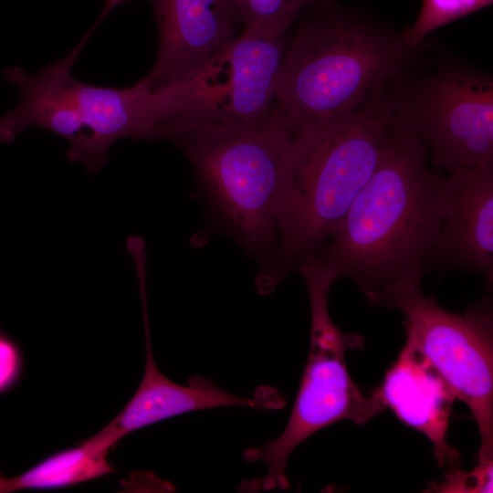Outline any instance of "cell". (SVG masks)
I'll return each mask as SVG.
<instances>
[{
    "label": "cell",
    "instance_id": "cell-1",
    "mask_svg": "<svg viewBox=\"0 0 493 493\" xmlns=\"http://www.w3.org/2000/svg\"><path fill=\"white\" fill-rule=\"evenodd\" d=\"M445 209V178L426 165V147L392 123L376 166L335 233L314 255L371 300L430 269Z\"/></svg>",
    "mask_w": 493,
    "mask_h": 493
},
{
    "label": "cell",
    "instance_id": "cell-2",
    "mask_svg": "<svg viewBox=\"0 0 493 493\" xmlns=\"http://www.w3.org/2000/svg\"><path fill=\"white\" fill-rule=\"evenodd\" d=\"M396 107V97L377 92L341 121L293 135L278 190V247L257 278L260 293L273 291L335 233L376 166Z\"/></svg>",
    "mask_w": 493,
    "mask_h": 493
},
{
    "label": "cell",
    "instance_id": "cell-3",
    "mask_svg": "<svg viewBox=\"0 0 493 493\" xmlns=\"http://www.w3.org/2000/svg\"><path fill=\"white\" fill-rule=\"evenodd\" d=\"M288 47L275 104L293 135L330 126L362 106L394 78L403 40L363 18L317 4Z\"/></svg>",
    "mask_w": 493,
    "mask_h": 493
},
{
    "label": "cell",
    "instance_id": "cell-4",
    "mask_svg": "<svg viewBox=\"0 0 493 493\" xmlns=\"http://www.w3.org/2000/svg\"><path fill=\"white\" fill-rule=\"evenodd\" d=\"M165 139L184 152L214 213L265 272L278 247V190L293 139L278 107L254 121L193 125Z\"/></svg>",
    "mask_w": 493,
    "mask_h": 493
},
{
    "label": "cell",
    "instance_id": "cell-5",
    "mask_svg": "<svg viewBox=\"0 0 493 493\" xmlns=\"http://www.w3.org/2000/svg\"><path fill=\"white\" fill-rule=\"evenodd\" d=\"M95 29L62 58L35 72L19 66L4 70L17 86L16 107L0 118V142H14L26 128L40 127L66 139L67 157L90 173L107 162L110 145L126 137L151 140L156 125L154 98L144 78L128 88L81 82L72 68Z\"/></svg>",
    "mask_w": 493,
    "mask_h": 493
},
{
    "label": "cell",
    "instance_id": "cell-6",
    "mask_svg": "<svg viewBox=\"0 0 493 493\" xmlns=\"http://www.w3.org/2000/svg\"><path fill=\"white\" fill-rule=\"evenodd\" d=\"M299 272L306 283L311 315L309 351L299 389L281 435L243 454L248 462L265 463L267 472L259 482L265 490L289 487L288 457L310 435L341 420L364 425L386 409L379 388L366 394L349 374L346 353L362 349L364 340L342 331L331 320L328 297L337 277L315 259L302 263Z\"/></svg>",
    "mask_w": 493,
    "mask_h": 493
},
{
    "label": "cell",
    "instance_id": "cell-7",
    "mask_svg": "<svg viewBox=\"0 0 493 493\" xmlns=\"http://www.w3.org/2000/svg\"><path fill=\"white\" fill-rule=\"evenodd\" d=\"M404 313L411 338L464 402L480 435L478 461L493 460V318L488 299L464 314L440 307L421 282H399L370 301Z\"/></svg>",
    "mask_w": 493,
    "mask_h": 493
},
{
    "label": "cell",
    "instance_id": "cell-8",
    "mask_svg": "<svg viewBox=\"0 0 493 493\" xmlns=\"http://www.w3.org/2000/svg\"><path fill=\"white\" fill-rule=\"evenodd\" d=\"M287 50L284 35L241 33L188 78L152 91L156 126L152 139L193 125L237 124L265 116L275 103Z\"/></svg>",
    "mask_w": 493,
    "mask_h": 493
},
{
    "label": "cell",
    "instance_id": "cell-9",
    "mask_svg": "<svg viewBox=\"0 0 493 493\" xmlns=\"http://www.w3.org/2000/svg\"><path fill=\"white\" fill-rule=\"evenodd\" d=\"M393 123L410 130L432 164L452 173L493 164V79L460 68L430 76L412 96L397 98Z\"/></svg>",
    "mask_w": 493,
    "mask_h": 493
},
{
    "label": "cell",
    "instance_id": "cell-10",
    "mask_svg": "<svg viewBox=\"0 0 493 493\" xmlns=\"http://www.w3.org/2000/svg\"><path fill=\"white\" fill-rule=\"evenodd\" d=\"M158 27L155 63L144 77L152 91L202 68L233 37L241 23L235 0H151Z\"/></svg>",
    "mask_w": 493,
    "mask_h": 493
},
{
    "label": "cell",
    "instance_id": "cell-11",
    "mask_svg": "<svg viewBox=\"0 0 493 493\" xmlns=\"http://www.w3.org/2000/svg\"><path fill=\"white\" fill-rule=\"evenodd\" d=\"M146 312L144 307L146 362L142 382L121 413L83 444L109 451L133 431L193 411L224 406H247L259 410L282 407L283 398L272 388L264 391L260 397L248 398L228 393L201 375L193 376L187 385L167 378L154 362Z\"/></svg>",
    "mask_w": 493,
    "mask_h": 493
},
{
    "label": "cell",
    "instance_id": "cell-12",
    "mask_svg": "<svg viewBox=\"0 0 493 493\" xmlns=\"http://www.w3.org/2000/svg\"><path fill=\"white\" fill-rule=\"evenodd\" d=\"M431 267L493 281V166L461 168L445 178V209Z\"/></svg>",
    "mask_w": 493,
    "mask_h": 493
},
{
    "label": "cell",
    "instance_id": "cell-13",
    "mask_svg": "<svg viewBox=\"0 0 493 493\" xmlns=\"http://www.w3.org/2000/svg\"><path fill=\"white\" fill-rule=\"evenodd\" d=\"M386 408L432 443L437 464L447 470L461 466L459 452L447 442L455 393L414 341H406L379 387Z\"/></svg>",
    "mask_w": 493,
    "mask_h": 493
},
{
    "label": "cell",
    "instance_id": "cell-14",
    "mask_svg": "<svg viewBox=\"0 0 493 493\" xmlns=\"http://www.w3.org/2000/svg\"><path fill=\"white\" fill-rule=\"evenodd\" d=\"M108 451L80 446L59 452L13 477L0 473V493L22 489H43L70 486L114 471L107 459Z\"/></svg>",
    "mask_w": 493,
    "mask_h": 493
},
{
    "label": "cell",
    "instance_id": "cell-15",
    "mask_svg": "<svg viewBox=\"0 0 493 493\" xmlns=\"http://www.w3.org/2000/svg\"><path fill=\"white\" fill-rule=\"evenodd\" d=\"M322 0H235L242 33L274 37L285 35L300 14Z\"/></svg>",
    "mask_w": 493,
    "mask_h": 493
},
{
    "label": "cell",
    "instance_id": "cell-16",
    "mask_svg": "<svg viewBox=\"0 0 493 493\" xmlns=\"http://www.w3.org/2000/svg\"><path fill=\"white\" fill-rule=\"evenodd\" d=\"M493 0H423L414 22L402 35L409 47L421 44L432 31L492 5Z\"/></svg>",
    "mask_w": 493,
    "mask_h": 493
},
{
    "label": "cell",
    "instance_id": "cell-17",
    "mask_svg": "<svg viewBox=\"0 0 493 493\" xmlns=\"http://www.w3.org/2000/svg\"><path fill=\"white\" fill-rule=\"evenodd\" d=\"M493 460L478 461L471 471L460 467L448 470L441 482L430 483L432 492L481 493L492 492Z\"/></svg>",
    "mask_w": 493,
    "mask_h": 493
},
{
    "label": "cell",
    "instance_id": "cell-18",
    "mask_svg": "<svg viewBox=\"0 0 493 493\" xmlns=\"http://www.w3.org/2000/svg\"><path fill=\"white\" fill-rule=\"evenodd\" d=\"M19 355L16 346L0 337V392L9 387L17 376Z\"/></svg>",
    "mask_w": 493,
    "mask_h": 493
},
{
    "label": "cell",
    "instance_id": "cell-19",
    "mask_svg": "<svg viewBox=\"0 0 493 493\" xmlns=\"http://www.w3.org/2000/svg\"><path fill=\"white\" fill-rule=\"evenodd\" d=\"M126 1L128 0H106L102 11L93 26L97 28L100 22L104 20L116 6L123 4Z\"/></svg>",
    "mask_w": 493,
    "mask_h": 493
}]
</instances>
